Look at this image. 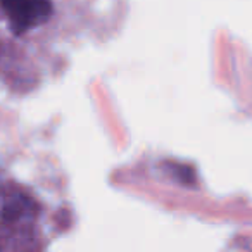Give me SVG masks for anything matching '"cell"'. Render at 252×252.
Segmentation results:
<instances>
[{
  "label": "cell",
  "instance_id": "6da1fadb",
  "mask_svg": "<svg viewBox=\"0 0 252 252\" xmlns=\"http://www.w3.org/2000/svg\"><path fill=\"white\" fill-rule=\"evenodd\" d=\"M16 33H25L43 25L52 14L49 0H0Z\"/></svg>",
  "mask_w": 252,
  "mask_h": 252
}]
</instances>
